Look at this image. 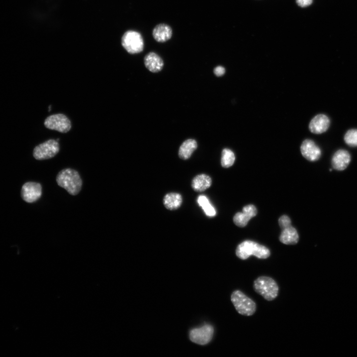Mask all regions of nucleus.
Returning <instances> with one entry per match:
<instances>
[{
	"label": "nucleus",
	"mask_w": 357,
	"mask_h": 357,
	"mask_svg": "<svg viewBox=\"0 0 357 357\" xmlns=\"http://www.w3.org/2000/svg\"><path fill=\"white\" fill-rule=\"evenodd\" d=\"M313 0H296L298 5L301 7H305L310 5Z\"/></svg>",
	"instance_id": "obj_24"
},
{
	"label": "nucleus",
	"mask_w": 357,
	"mask_h": 357,
	"mask_svg": "<svg viewBox=\"0 0 357 357\" xmlns=\"http://www.w3.org/2000/svg\"><path fill=\"white\" fill-rule=\"evenodd\" d=\"M300 151L302 156L309 161L318 160L321 155L319 147L310 139H305L302 142Z\"/></svg>",
	"instance_id": "obj_10"
},
{
	"label": "nucleus",
	"mask_w": 357,
	"mask_h": 357,
	"mask_svg": "<svg viewBox=\"0 0 357 357\" xmlns=\"http://www.w3.org/2000/svg\"><path fill=\"white\" fill-rule=\"evenodd\" d=\"M59 150L58 141L50 139L36 146L33 150V155L36 160L49 159L56 156Z\"/></svg>",
	"instance_id": "obj_6"
},
{
	"label": "nucleus",
	"mask_w": 357,
	"mask_h": 357,
	"mask_svg": "<svg viewBox=\"0 0 357 357\" xmlns=\"http://www.w3.org/2000/svg\"><path fill=\"white\" fill-rule=\"evenodd\" d=\"M235 156L234 152L230 149L225 148L222 152L221 165L224 168L232 166L235 162Z\"/></svg>",
	"instance_id": "obj_21"
},
{
	"label": "nucleus",
	"mask_w": 357,
	"mask_h": 357,
	"mask_svg": "<svg viewBox=\"0 0 357 357\" xmlns=\"http://www.w3.org/2000/svg\"><path fill=\"white\" fill-rule=\"evenodd\" d=\"M44 125L49 129L62 133L67 132L71 128L70 120L62 114H55L48 117L44 121Z\"/></svg>",
	"instance_id": "obj_7"
},
{
	"label": "nucleus",
	"mask_w": 357,
	"mask_h": 357,
	"mask_svg": "<svg viewBox=\"0 0 357 357\" xmlns=\"http://www.w3.org/2000/svg\"><path fill=\"white\" fill-rule=\"evenodd\" d=\"M225 72V69L222 66H218L214 69V74L217 76H221L224 75Z\"/></svg>",
	"instance_id": "obj_25"
},
{
	"label": "nucleus",
	"mask_w": 357,
	"mask_h": 357,
	"mask_svg": "<svg viewBox=\"0 0 357 357\" xmlns=\"http://www.w3.org/2000/svg\"><path fill=\"white\" fill-rule=\"evenodd\" d=\"M42 192V188L40 183L30 181L23 185L21 190V196L26 202L33 203L41 197Z\"/></svg>",
	"instance_id": "obj_9"
},
{
	"label": "nucleus",
	"mask_w": 357,
	"mask_h": 357,
	"mask_svg": "<svg viewBox=\"0 0 357 357\" xmlns=\"http://www.w3.org/2000/svg\"><path fill=\"white\" fill-rule=\"evenodd\" d=\"M231 299L237 312L242 315L251 316L256 311L255 302L240 290L234 291Z\"/></svg>",
	"instance_id": "obj_4"
},
{
	"label": "nucleus",
	"mask_w": 357,
	"mask_h": 357,
	"mask_svg": "<svg viewBox=\"0 0 357 357\" xmlns=\"http://www.w3.org/2000/svg\"><path fill=\"white\" fill-rule=\"evenodd\" d=\"M256 214L257 209L254 205H246L242 208V212H238L235 214L233 218L234 222L237 226L243 227Z\"/></svg>",
	"instance_id": "obj_12"
},
{
	"label": "nucleus",
	"mask_w": 357,
	"mask_h": 357,
	"mask_svg": "<svg viewBox=\"0 0 357 357\" xmlns=\"http://www.w3.org/2000/svg\"><path fill=\"white\" fill-rule=\"evenodd\" d=\"M152 35L156 41L160 43L165 42L172 37V29L167 24H159L153 29Z\"/></svg>",
	"instance_id": "obj_15"
},
{
	"label": "nucleus",
	"mask_w": 357,
	"mask_h": 357,
	"mask_svg": "<svg viewBox=\"0 0 357 357\" xmlns=\"http://www.w3.org/2000/svg\"><path fill=\"white\" fill-rule=\"evenodd\" d=\"M350 161V153L347 150L340 149L333 155L332 159V165L334 169L342 171L348 167Z\"/></svg>",
	"instance_id": "obj_13"
},
{
	"label": "nucleus",
	"mask_w": 357,
	"mask_h": 357,
	"mask_svg": "<svg viewBox=\"0 0 357 357\" xmlns=\"http://www.w3.org/2000/svg\"><path fill=\"white\" fill-rule=\"evenodd\" d=\"M214 333L213 327L208 324L191 330L189 333L191 341L199 345H205L212 339Z\"/></svg>",
	"instance_id": "obj_8"
},
{
	"label": "nucleus",
	"mask_w": 357,
	"mask_h": 357,
	"mask_svg": "<svg viewBox=\"0 0 357 357\" xmlns=\"http://www.w3.org/2000/svg\"><path fill=\"white\" fill-rule=\"evenodd\" d=\"M330 119L325 115L319 114L315 116L310 121L309 129L314 134L322 133L328 129Z\"/></svg>",
	"instance_id": "obj_11"
},
{
	"label": "nucleus",
	"mask_w": 357,
	"mask_h": 357,
	"mask_svg": "<svg viewBox=\"0 0 357 357\" xmlns=\"http://www.w3.org/2000/svg\"><path fill=\"white\" fill-rule=\"evenodd\" d=\"M236 254L238 258L242 260H245L251 255L259 259H266L270 256V251L266 246L247 240L238 245Z\"/></svg>",
	"instance_id": "obj_2"
},
{
	"label": "nucleus",
	"mask_w": 357,
	"mask_h": 357,
	"mask_svg": "<svg viewBox=\"0 0 357 357\" xmlns=\"http://www.w3.org/2000/svg\"><path fill=\"white\" fill-rule=\"evenodd\" d=\"M279 224L282 230L291 226V221L290 218L287 215H283L279 219Z\"/></svg>",
	"instance_id": "obj_23"
},
{
	"label": "nucleus",
	"mask_w": 357,
	"mask_h": 357,
	"mask_svg": "<svg viewBox=\"0 0 357 357\" xmlns=\"http://www.w3.org/2000/svg\"><path fill=\"white\" fill-rule=\"evenodd\" d=\"M56 181L59 186L65 189L71 195H77L82 186V180L79 174L71 168L60 171L56 177Z\"/></svg>",
	"instance_id": "obj_1"
},
{
	"label": "nucleus",
	"mask_w": 357,
	"mask_h": 357,
	"mask_svg": "<svg viewBox=\"0 0 357 357\" xmlns=\"http://www.w3.org/2000/svg\"><path fill=\"white\" fill-rule=\"evenodd\" d=\"M144 61L146 67L152 72L160 71L164 66L162 59L154 52L147 54L144 57Z\"/></svg>",
	"instance_id": "obj_14"
},
{
	"label": "nucleus",
	"mask_w": 357,
	"mask_h": 357,
	"mask_svg": "<svg viewBox=\"0 0 357 357\" xmlns=\"http://www.w3.org/2000/svg\"><path fill=\"white\" fill-rule=\"evenodd\" d=\"M121 44L126 51L130 54L141 52L144 48V42L141 35L133 30L126 31L121 39Z\"/></svg>",
	"instance_id": "obj_5"
},
{
	"label": "nucleus",
	"mask_w": 357,
	"mask_h": 357,
	"mask_svg": "<svg viewBox=\"0 0 357 357\" xmlns=\"http://www.w3.org/2000/svg\"><path fill=\"white\" fill-rule=\"evenodd\" d=\"M279 239L284 244L294 245L298 241L299 237L296 229L291 226L282 230Z\"/></svg>",
	"instance_id": "obj_17"
},
{
	"label": "nucleus",
	"mask_w": 357,
	"mask_h": 357,
	"mask_svg": "<svg viewBox=\"0 0 357 357\" xmlns=\"http://www.w3.org/2000/svg\"><path fill=\"white\" fill-rule=\"evenodd\" d=\"M197 147V142L193 139L184 141L180 145L178 150V156L183 160L188 159Z\"/></svg>",
	"instance_id": "obj_18"
},
{
	"label": "nucleus",
	"mask_w": 357,
	"mask_h": 357,
	"mask_svg": "<svg viewBox=\"0 0 357 357\" xmlns=\"http://www.w3.org/2000/svg\"><path fill=\"white\" fill-rule=\"evenodd\" d=\"M197 202L202 207L206 215L209 217H214L216 215V211L214 208L209 203L208 198L204 195H200L197 199Z\"/></svg>",
	"instance_id": "obj_20"
},
{
	"label": "nucleus",
	"mask_w": 357,
	"mask_h": 357,
	"mask_svg": "<svg viewBox=\"0 0 357 357\" xmlns=\"http://www.w3.org/2000/svg\"><path fill=\"white\" fill-rule=\"evenodd\" d=\"M253 289L256 293L268 301L275 299L279 293L277 283L273 278L268 276L257 278L253 282Z\"/></svg>",
	"instance_id": "obj_3"
},
{
	"label": "nucleus",
	"mask_w": 357,
	"mask_h": 357,
	"mask_svg": "<svg viewBox=\"0 0 357 357\" xmlns=\"http://www.w3.org/2000/svg\"><path fill=\"white\" fill-rule=\"evenodd\" d=\"M212 184L211 178L205 174H200L195 176L191 182L193 189L197 192H202L210 187Z\"/></svg>",
	"instance_id": "obj_16"
},
{
	"label": "nucleus",
	"mask_w": 357,
	"mask_h": 357,
	"mask_svg": "<svg viewBox=\"0 0 357 357\" xmlns=\"http://www.w3.org/2000/svg\"><path fill=\"white\" fill-rule=\"evenodd\" d=\"M182 202V196L178 193H169L163 198V204L165 207L170 210L178 209L181 205Z\"/></svg>",
	"instance_id": "obj_19"
},
{
	"label": "nucleus",
	"mask_w": 357,
	"mask_h": 357,
	"mask_svg": "<svg viewBox=\"0 0 357 357\" xmlns=\"http://www.w3.org/2000/svg\"><path fill=\"white\" fill-rule=\"evenodd\" d=\"M345 143L351 147H357V129H351L344 135Z\"/></svg>",
	"instance_id": "obj_22"
}]
</instances>
